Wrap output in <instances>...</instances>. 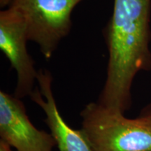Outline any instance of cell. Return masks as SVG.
Returning a JSON list of instances; mask_svg holds the SVG:
<instances>
[{"mask_svg":"<svg viewBox=\"0 0 151 151\" xmlns=\"http://www.w3.org/2000/svg\"><path fill=\"white\" fill-rule=\"evenodd\" d=\"M151 0H113L103 35L106 76L97 102L124 113L132 104L136 76L151 69Z\"/></svg>","mask_w":151,"mask_h":151,"instance_id":"obj_1","label":"cell"},{"mask_svg":"<svg viewBox=\"0 0 151 151\" xmlns=\"http://www.w3.org/2000/svg\"><path fill=\"white\" fill-rule=\"evenodd\" d=\"M81 117L92 151H151V122L144 117L127 118L97 101L88 104Z\"/></svg>","mask_w":151,"mask_h":151,"instance_id":"obj_2","label":"cell"},{"mask_svg":"<svg viewBox=\"0 0 151 151\" xmlns=\"http://www.w3.org/2000/svg\"><path fill=\"white\" fill-rule=\"evenodd\" d=\"M83 0H12L8 6L21 15L29 41L38 45L46 60L71 32V15Z\"/></svg>","mask_w":151,"mask_h":151,"instance_id":"obj_3","label":"cell"},{"mask_svg":"<svg viewBox=\"0 0 151 151\" xmlns=\"http://www.w3.org/2000/svg\"><path fill=\"white\" fill-rule=\"evenodd\" d=\"M28 41L21 15L10 6L0 11V49L17 73L14 96L18 99L29 97L37 82L39 71L28 52Z\"/></svg>","mask_w":151,"mask_h":151,"instance_id":"obj_4","label":"cell"},{"mask_svg":"<svg viewBox=\"0 0 151 151\" xmlns=\"http://www.w3.org/2000/svg\"><path fill=\"white\" fill-rule=\"evenodd\" d=\"M0 137L16 151H52L57 146L51 134L32 123L20 99L3 90L0 91Z\"/></svg>","mask_w":151,"mask_h":151,"instance_id":"obj_5","label":"cell"},{"mask_svg":"<svg viewBox=\"0 0 151 151\" xmlns=\"http://www.w3.org/2000/svg\"><path fill=\"white\" fill-rule=\"evenodd\" d=\"M52 82L50 71L46 69L39 70V87H36L29 97L46 115L44 122L55 140L59 151H92L82 130L71 128L62 118L55 99Z\"/></svg>","mask_w":151,"mask_h":151,"instance_id":"obj_6","label":"cell"},{"mask_svg":"<svg viewBox=\"0 0 151 151\" xmlns=\"http://www.w3.org/2000/svg\"><path fill=\"white\" fill-rule=\"evenodd\" d=\"M140 116L144 117L151 122V104L143 108L140 113Z\"/></svg>","mask_w":151,"mask_h":151,"instance_id":"obj_7","label":"cell"},{"mask_svg":"<svg viewBox=\"0 0 151 151\" xmlns=\"http://www.w3.org/2000/svg\"><path fill=\"white\" fill-rule=\"evenodd\" d=\"M0 151H16L13 150L11 148V146L10 145L8 144L4 141L1 139L0 140Z\"/></svg>","mask_w":151,"mask_h":151,"instance_id":"obj_8","label":"cell"},{"mask_svg":"<svg viewBox=\"0 0 151 151\" xmlns=\"http://www.w3.org/2000/svg\"><path fill=\"white\" fill-rule=\"evenodd\" d=\"M11 1L12 0H0V7L5 8L6 6H8Z\"/></svg>","mask_w":151,"mask_h":151,"instance_id":"obj_9","label":"cell"}]
</instances>
